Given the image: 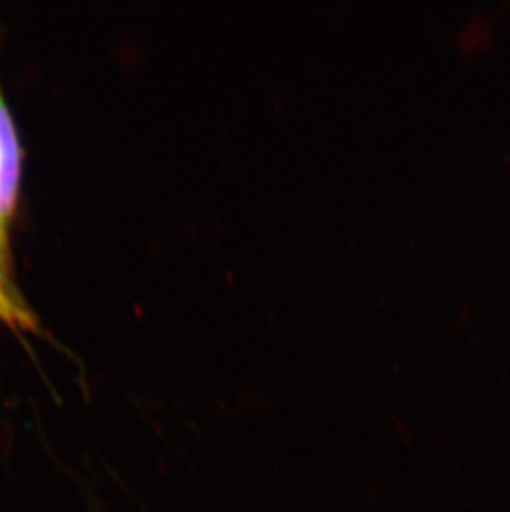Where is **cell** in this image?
Segmentation results:
<instances>
[{
    "label": "cell",
    "instance_id": "6da1fadb",
    "mask_svg": "<svg viewBox=\"0 0 510 512\" xmlns=\"http://www.w3.org/2000/svg\"><path fill=\"white\" fill-rule=\"evenodd\" d=\"M20 148L12 118L0 93V221L14 213L19 193Z\"/></svg>",
    "mask_w": 510,
    "mask_h": 512
},
{
    "label": "cell",
    "instance_id": "7a4b0ae2",
    "mask_svg": "<svg viewBox=\"0 0 510 512\" xmlns=\"http://www.w3.org/2000/svg\"><path fill=\"white\" fill-rule=\"evenodd\" d=\"M2 261H4V257L0 252V319L17 329H34V315L20 300L19 294L10 285L9 279L5 277Z\"/></svg>",
    "mask_w": 510,
    "mask_h": 512
},
{
    "label": "cell",
    "instance_id": "3957f363",
    "mask_svg": "<svg viewBox=\"0 0 510 512\" xmlns=\"http://www.w3.org/2000/svg\"><path fill=\"white\" fill-rule=\"evenodd\" d=\"M4 249V223L0 221V252Z\"/></svg>",
    "mask_w": 510,
    "mask_h": 512
}]
</instances>
